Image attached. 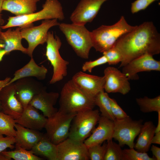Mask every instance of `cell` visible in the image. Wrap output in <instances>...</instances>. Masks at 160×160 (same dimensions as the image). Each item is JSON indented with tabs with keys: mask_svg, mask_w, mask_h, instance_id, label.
I'll list each match as a JSON object with an SVG mask.
<instances>
[{
	"mask_svg": "<svg viewBox=\"0 0 160 160\" xmlns=\"http://www.w3.org/2000/svg\"><path fill=\"white\" fill-rule=\"evenodd\" d=\"M114 47L122 55L123 67L143 55L159 54L160 35L152 22H145L122 36Z\"/></svg>",
	"mask_w": 160,
	"mask_h": 160,
	"instance_id": "obj_1",
	"label": "cell"
},
{
	"mask_svg": "<svg viewBox=\"0 0 160 160\" xmlns=\"http://www.w3.org/2000/svg\"><path fill=\"white\" fill-rule=\"evenodd\" d=\"M137 25L129 24L123 16L113 25H102L91 32L93 47L103 53L114 46L123 35L134 29Z\"/></svg>",
	"mask_w": 160,
	"mask_h": 160,
	"instance_id": "obj_2",
	"label": "cell"
},
{
	"mask_svg": "<svg viewBox=\"0 0 160 160\" xmlns=\"http://www.w3.org/2000/svg\"><path fill=\"white\" fill-rule=\"evenodd\" d=\"M64 18L62 7L58 0H46L41 10L28 14L9 17L6 24L1 27V29L14 27L22 28L32 26L33 23L39 20L57 19L63 20Z\"/></svg>",
	"mask_w": 160,
	"mask_h": 160,
	"instance_id": "obj_3",
	"label": "cell"
},
{
	"mask_svg": "<svg viewBox=\"0 0 160 160\" xmlns=\"http://www.w3.org/2000/svg\"><path fill=\"white\" fill-rule=\"evenodd\" d=\"M59 97V109L67 112L77 113L93 109L95 106V98L84 92L76 86L71 79L64 84Z\"/></svg>",
	"mask_w": 160,
	"mask_h": 160,
	"instance_id": "obj_4",
	"label": "cell"
},
{
	"mask_svg": "<svg viewBox=\"0 0 160 160\" xmlns=\"http://www.w3.org/2000/svg\"><path fill=\"white\" fill-rule=\"evenodd\" d=\"M58 26L77 55L82 59H88L93 47L91 32L85 25L73 23H62Z\"/></svg>",
	"mask_w": 160,
	"mask_h": 160,
	"instance_id": "obj_5",
	"label": "cell"
},
{
	"mask_svg": "<svg viewBox=\"0 0 160 160\" xmlns=\"http://www.w3.org/2000/svg\"><path fill=\"white\" fill-rule=\"evenodd\" d=\"M77 113H68L59 109L47 118L46 135L53 143L57 145L68 137L71 124Z\"/></svg>",
	"mask_w": 160,
	"mask_h": 160,
	"instance_id": "obj_6",
	"label": "cell"
},
{
	"mask_svg": "<svg viewBox=\"0 0 160 160\" xmlns=\"http://www.w3.org/2000/svg\"><path fill=\"white\" fill-rule=\"evenodd\" d=\"M100 116L97 109L77 112L71 122L68 137L84 142L95 128Z\"/></svg>",
	"mask_w": 160,
	"mask_h": 160,
	"instance_id": "obj_7",
	"label": "cell"
},
{
	"mask_svg": "<svg viewBox=\"0 0 160 160\" xmlns=\"http://www.w3.org/2000/svg\"><path fill=\"white\" fill-rule=\"evenodd\" d=\"M46 55L53 67V73L49 84H54L61 81L67 74L69 63L60 55L59 49L62 42L59 37L52 32L48 31L46 41Z\"/></svg>",
	"mask_w": 160,
	"mask_h": 160,
	"instance_id": "obj_8",
	"label": "cell"
},
{
	"mask_svg": "<svg viewBox=\"0 0 160 160\" xmlns=\"http://www.w3.org/2000/svg\"><path fill=\"white\" fill-rule=\"evenodd\" d=\"M113 138L118 141L121 147L125 145L134 148V140L139 134L143 124V120H133L129 116L114 121Z\"/></svg>",
	"mask_w": 160,
	"mask_h": 160,
	"instance_id": "obj_9",
	"label": "cell"
},
{
	"mask_svg": "<svg viewBox=\"0 0 160 160\" xmlns=\"http://www.w3.org/2000/svg\"><path fill=\"white\" fill-rule=\"evenodd\" d=\"M57 20V19L45 20L38 26L21 28L23 39H25L28 44L27 54L29 57H32L34 50L38 45L46 42L49 29L59 25L60 23Z\"/></svg>",
	"mask_w": 160,
	"mask_h": 160,
	"instance_id": "obj_10",
	"label": "cell"
},
{
	"mask_svg": "<svg viewBox=\"0 0 160 160\" xmlns=\"http://www.w3.org/2000/svg\"><path fill=\"white\" fill-rule=\"evenodd\" d=\"M57 160H89L88 148L84 142L68 137L57 145Z\"/></svg>",
	"mask_w": 160,
	"mask_h": 160,
	"instance_id": "obj_11",
	"label": "cell"
},
{
	"mask_svg": "<svg viewBox=\"0 0 160 160\" xmlns=\"http://www.w3.org/2000/svg\"><path fill=\"white\" fill-rule=\"evenodd\" d=\"M104 74L105 80L104 89L106 92L119 93L125 95L131 90L128 77L117 68L108 67L104 69Z\"/></svg>",
	"mask_w": 160,
	"mask_h": 160,
	"instance_id": "obj_12",
	"label": "cell"
},
{
	"mask_svg": "<svg viewBox=\"0 0 160 160\" xmlns=\"http://www.w3.org/2000/svg\"><path fill=\"white\" fill-rule=\"evenodd\" d=\"M153 56L149 54L142 55L123 67L122 72L129 80H137V73L143 71H160V61L155 60Z\"/></svg>",
	"mask_w": 160,
	"mask_h": 160,
	"instance_id": "obj_13",
	"label": "cell"
},
{
	"mask_svg": "<svg viewBox=\"0 0 160 160\" xmlns=\"http://www.w3.org/2000/svg\"><path fill=\"white\" fill-rule=\"evenodd\" d=\"M108 0H81L71 13L70 19L72 23L85 25L95 17L102 5Z\"/></svg>",
	"mask_w": 160,
	"mask_h": 160,
	"instance_id": "obj_14",
	"label": "cell"
},
{
	"mask_svg": "<svg viewBox=\"0 0 160 160\" xmlns=\"http://www.w3.org/2000/svg\"><path fill=\"white\" fill-rule=\"evenodd\" d=\"M14 83L16 95L24 108L34 96L46 89L41 83L31 77L22 78Z\"/></svg>",
	"mask_w": 160,
	"mask_h": 160,
	"instance_id": "obj_15",
	"label": "cell"
},
{
	"mask_svg": "<svg viewBox=\"0 0 160 160\" xmlns=\"http://www.w3.org/2000/svg\"><path fill=\"white\" fill-rule=\"evenodd\" d=\"M71 79L78 88L92 97L95 98L98 93L104 90V76L91 75L80 71L76 73Z\"/></svg>",
	"mask_w": 160,
	"mask_h": 160,
	"instance_id": "obj_16",
	"label": "cell"
},
{
	"mask_svg": "<svg viewBox=\"0 0 160 160\" xmlns=\"http://www.w3.org/2000/svg\"><path fill=\"white\" fill-rule=\"evenodd\" d=\"M0 103L1 111L15 120L20 116L24 108L16 95L14 82L7 85L1 91Z\"/></svg>",
	"mask_w": 160,
	"mask_h": 160,
	"instance_id": "obj_17",
	"label": "cell"
},
{
	"mask_svg": "<svg viewBox=\"0 0 160 160\" xmlns=\"http://www.w3.org/2000/svg\"><path fill=\"white\" fill-rule=\"evenodd\" d=\"M98 123L97 127L84 142L87 148L93 145L102 144L106 140L113 139V121L101 116Z\"/></svg>",
	"mask_w": 160,
	"mask_h": 160,
	"instance_id": "obj_18",
	"label": "cell"
},
{
	"mask_svg": "<svg viewBox=\"0 0 160 160\" xmlns=\"http://www.w3.org/2000/svg\"><path fill=\"white\" fill-rule=\"evenodd\" d=\"M57 92H47L46 89L33 97L29 103L37 109L41 111L47 118L55 114L58 111L54 107L59 97Z\"/></svg>",
	"mask_w": 160,
	"mask_h": 160,
	"instance_id": "obj_19",
	"label": "cell"
},
{
	"mask_svg": "<svg viewBox=\"0 0 160 160\" xmlns=\"http://www.w3.org/2000/svg\"><path fill=\"white\" fill-rule=\"evenodd\" d=\"M47 118L41 114L37 109L29 104L24 108L19 117L15 120V123L28 128L40 130L44 128Z\"/></svg>",
	"mask_w": 160,
	"mask_h": 160,
	"instance_id": "obj_20",
	"label": "cell"
},
{
	"mask_svg": "<svg viewBox=\"0 0 160 160\" xmlns=\"http://www.w3.org/2000/svg\"><path fill=\"white\" fill-rule=\"evenodd\" d=\"M15 145L28 150H31L44 135L38 130L25 127L17 123L15 124Z\"/></svg>",
	"mask_w": 160,
	"mask_h": 160,
	"instance_id": "obj_21",
	"label": "cell"
},
{
	"mask_svg": "<svg viewBox=\"0 0 160 160\" xmlns=\"http://www.w3.org/2000/svg\"><path fill=\"white\" fill-rule=\"evenodd\" d=\"M47 72L48 70L45 67L38 65L31 57L28 63L15 72L13 77L7 85L26 77H35L39 80H43L46 78Z\"/></svg>",
	"mask_w": 160,
	"mask_h": 160,
	"instance_id": "obj_22",
	"label": "cell"
},
{
	"mask_svg": "<svg viewBox=\"0 0 160 160\" xmlns=\"http://www.w3.org/2000/svg\"><path fill=\"white\" fill-rule=\"evenodd\" d=\"M39 0H4L2 10L9 12L15 16L35 12Z\"/></svg>",
	"mask_w": 160,
	"mask_h": 160,
	"instance_id": "obj_23",
	"label": "cell"
},
{
	"mask_svg": "<svg viewBox=\"0 0 160 160\" xmlns=\"http://www.w3.org/2000/svg\"><path fill=\"white\" fill-rule=\"evenodd\" d=\"M21 28L18 27L15 30L10 28L5 32L0 31V39L4 43V49L6 54L14 50H18L27 54V49L22 45L21 40L23 38Z\"/></svg>",
	"mask_w": 160,
	"mask_h": 160,
	"instance_id": "obj_24",
	"label": "cell"
},
{
	"mask_svg": "<svg viewBox=\"0 0 160 160\" xmlns=\"http://www.w3.org/2000/svg\"><path fill=\"white\" fill-rule=\"evenodd\" d=\"M156 128L152 121H146L143 124L134 146L136 150L142 152H147L149 151Z\"/></svg>",
	"mask_w": 160,
	"mask_h": 160,
	"instance_id": "obj_25",
	"label": "cell"
},
{
	"mask_svg": "<svg viewBox=\"0 0 160 160\" xmlns=\"http://www.w3.org/2000/svg\"><path fill=\"white\" fill-rule=\"evenodd\" d=\"M34 155L49 160H57V145L52 142L45 134L30 150Z\"/></svg>",
	"mask_w": 160,
	"mask_h": 160,
	"instance_id": "obj_26",
	"label": "cell"
},
{
	"mask_svg": "<svg viewBox=\"0 0 160 160\" xmlns=\"http://www.w3.org/2000/svg\"><path fill=\"white\" fill-rule=\"evenodd\" d=\"M108 93L103 90L95 97V105L97 106L101 113V116L114 121L115 119L112 113L111 105Z\"/></svg>",
	"mask_w": 160,
	"mask_h": 160,
	"instance_id": "obj_27",
	"label": "cell"
},
{
	"mask_svg": "<svg viewBox=\"0 0 160 160\" xmlns=\"http://www.w3.org/2000/svg\"><path fill=\"white\" fill-rule=\"evenodd\" d=\"M136 102L142 112L148 113L160 111V95L153 98L147 96L137 98Z\"/></svg>",
	"mask_w": 160,
	"mask_h": 160,
	"instance_id": "obj_28",
	"label": "cell"
},
{
	"mask_svg": "<svg viewBox=\"0 0 160 160\" xmlns=\"http://www.w3.org/2000/svg\"><path fill=\"white\" fill-rule=\"evenodd\" d=\"M15 149L11 151H3L2 154L15 160H42L43 158L33 154L30 150L24 149L15 145Z\"/></svg>",
	"mask_w": 160,
	"mask_h": 160,
	"instance_id": "obj_29",
	"label": "cell"
},
{
	"mask_svg": "<svg viewBox=\"0 0 160 160\" xmlns=\"http://www.w3.org/2000/svg\"><path fill=\"white\" fill-rule=\"evenodd\" d=\"M15 119L10 116L0 111V133L6 136H16Z\"/></svg>",
	"mask_w": 160,
	"mask_h": 160,
	"instance_id": "obj_30",
	"label": "cell"
},
{
	"mask_svg": "<svg viewBox=\"0 0 160 160\" xmlns=\"http://www.w3.org/2000/svg\"><path fill=\"white\" fill-rule=\"evenodd\" d=\"M104 160H124L123 150L112 139L107 141L106 151Z\"/></svg>",
	"mask_w": 160,
	"mask_h": 160,
	"instance_id": "obj_31",
	"label": "cell"
},
{
	"mask_svg": "<svg viewBox=\"0 0 160 160\" xmlns=\"http://www.w3.org/2000/svg\"><path fill=\"white\" fill-rule=\"evenodd\" d=\"M124 160H156L153 157L148 156L147 152H139L134 148L123 150Z\"/></svg>",
	"mask_w": 160,
	"mask_h": 160,
	"instance_id": "obj_32",
	"label": "cell"
},
{
	"mask_svg": "<svg viewBox=\"0 0 160 160\" xmlns=\"http://www.w3.org/2000/svg\"><path fill=\"white\" fill-rule=\"evenodd\" d=\"M106 148V143L103 145L97 144L88 148L89 159L91 160H104Z\"/></svg>",
	"mask_w": 160,
	"mask_h": 160,
	"instance_id": "obj_33",
	"label": "cell"
},
{
	"mask_svg": "<svg viewBox=\"0 0 160 160\" xmlns=\"http://www.w3.org/2000/svg\"><path fill=\"white\" fill-rule=\"evenodd\" d=\"M103 53L106 57L109 65H116L122 60L121 54L114 47Z\"/></svg>",
	"mask_w": 160,
	"mask_h": 160,
	"instance_id": "obj_34",
	"label": "cell"
},
{
	"mask_svg": "<svg viewBox=\"0 0 160 160\" xmlns=\"http://www.w3.org/2000/svg\"><path fill=\"white\" fill-rule=\"evenodd\" d=\"M108 63L106 57L104 55L98 59L93 60L87 61L82 65V71L85 72L87 71L91 72L92 69L96 67Z\"/></svg>",
	"mask_w": 160,
	"mask_h": 160,
	"instance_id": "obj_35",
	"label": "cell"
},
{
	"mask_svg": "<svg viewBox=\"0 0 160 160\" xmlns=\"http://www.w3.org/2000/svg\"><path fill=\"white\" fill-rule=\"evenodd\" d=\"M111 111L115 119H121L129 116L118 104L116 100L109 97Z\"/></svg>",
	"mask_w": 160,
	"mask_h": 160,
	"instance_id": "obj_36",
	"label": "cell"
},
{
	"mask_svg": "<svg viewBox=\"0 0 160 160\" xmlns=\"http://www.w3.org/2000/svg\"><path fill=\"white\" fill-rule=\"evenodd\" d=\"M3 135L0 133V153L4 151L7 148L12 149L15 148L14 145L15 143V137L9 136L4 137Z\"/></svg>",
	"mask_w": 160,
	"mask_h": 160,
	"instance_id": "obj_37",
	"label": "cell"
},
{
	"mask_svg": "<svg viewBox=\"0 0 160 160\" xmlns=\"http://www.w3.org/2000/svg\"><path fill=\"white\" fill-rule=\"evenodd\" d=\"M158 0H136L131 4V12L134 14L141 10H144L153 2Z\"/></svg>",
	"mask_w": 160,
	"mask_h": 160,
	"instance_id": "obj_38",
	"label": "cell"
},
{
	"mask_svg": "<svg viewBox=\"0 0 160 160\" xmlns=\"http://www.w3.org/2000/svg\"><path fill=\"white\" fill-rule=\"evenodd\" d=\"M151 150L153 157L156 160H160V148L155 145H152Z\"/></svg>",
	"mask_w": 160,
	"mask_h": 160,
	"instance_id": "obj_39",
	"label": "cell"
},
{
	"mask_svg": "<svg viewBox=\"0 0 160 160\" xmlns=\"http://www.w3.org/2000/svg\"><path fill=\"white\" fill-rule=\"evenodd\" d=\"M151 143L160 144V132L155 133L152 140Z\"/></svg>",
	"mask_w": 160,
	"mask_h": 160,
	"instance_id": "obj_40",
	"label": "cell"
},
{
	"mask_svg": "<svg viewBox=\"0 0 160 160\" xmlns=\"http://www.w3.org/2000/svg\"><path fill=\"white\" fill-rule=\"evenodd\" d=\"M11 78L7 77L3 80H0V92L1 89L9 82L11 79Z\"/></svg>",
	"mask_w": 160,
	"mask_h": 160,
	"instance_id": "obj_41",
	"label": "cell"
},
{
	"mask_svg": "<svg viewBox=\"0 0 160 160\" xmlns=\"http://www.w3.org/2000/svg\"><path fill=\"white\" fill-rule=\"evenodd\" d=\"M4 0H0V25H3L4 23V20L2 18V15L1 14L2 10V5L3 3Z\"/></svg>",
	"mask_w": 160,
	"mask_h": 160,
	"instance_id": "obj_42",
	"label": "cell"
},
{
	"mask_svg": "<svg viewBox=\"0 0 160 160\" xmlns=\"http://www.w3.org/2000/svg\"><path fill=\"white\" fill-rule=\"evenodd\" d=\"M158 113V122L157 126L156 128L155 133L160 132V111Z\"/></svg>",
	"mask_w": 160,
	"mask_h": 160,
	"instance_id": "obj_43",
	"label": "cell"
},
{
	"mask_svg": "<svg viewBox=\"0 0 160 160\" xmlns=\"http://www.w3.org/2000/svg\"><path fill=\"white\" fill-rule=\"evenodd\" d=\"M6 54V52L4 49L0 47V62L1 61L4 56Z\"/></svg>",
	"mask_w": 160,
	"mask_h": 160,
	"instance_id": "obj_44",
	"label": "cell"
},
{
	"mask_svg": "<svg viewBox=\"0 0 160 160\" xmlns=\"http://www.w3.org/2000/svg\"><path fill=\"white\" fill-rule=\"evenodd\" d=\"M11 159L0 153V160H11Z\"/></svg>",
	"mask_w": 160,
	"mask_h": 160,
	"instance_id": "obj_45",
	"label": "cell"
},
{
	"mask_svg": "<svg viewBox=\"0 0 160 160\" xmlns=\"http://www.w3.org/2000/svg\"><path fill=\"white\" fill-rule=\"evenodd\" d=\"M1 111V104L0 103V111Z\"/></svg>",
	"mask_w": 160,
	"mask_h": 160,
	"instance_id": "obj_46",
	"label": "cell"
},
{
	"mask_svg": "<svg viewBox=\"0 0 160 160\" xmlns=\"http://www.w3.org/2000/svg\"><path fill=\"white\" fill-rule=\"evenodd\" d=\"M1 26L0 25V31H1Z\"/></svg>",
	"mask_w": 160,
	"mask_h": 160,
	"instance_id": "obj_47",
	"label": "cell"
}]
</instances>
